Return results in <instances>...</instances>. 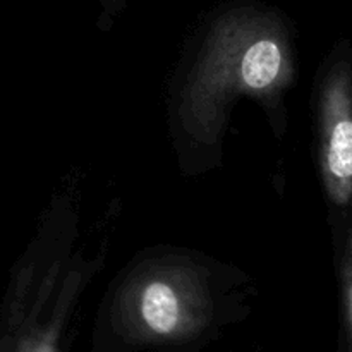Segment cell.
<instances>
[{
	"label": "cell",
	"instance_id": "6da1fadb",
	"mask_svg": "<svg viewBox=\"0 0 352 352\" xmlns=\"http://www.w3.org/2000/svg\"><path fill=\"white\" fill-rule=\"evenodd\" d=\"M291 79V50L277 26L260 17H227L212 31L189 78L182 122L199 140H215L223 110L236 96L272 98Z\"/></svg>",
	"mask_w": 352,
	"mask_h": 352
},
{
	"label": "cell",
	"instance_id": "7a4b0ae2",
	"mask_svg": "<svg viewBox=\"0 0 352 352\" xmlns=\"http://www.w3.org/2000/svg\"><path fill=\"white\" fill-rule=\"evenodd\" d=\"M198 275L158 267L138 275L126 292V309L143 332L168 339L191 329L205 305Z\"/></svg>",
	"mask_w": 352,
	"mask_h": 352
},
{
	"label": "cell",
	"instance_id": "3957f363",
	"mask_svg": "<svg viewBox=\"0 0 352 352\" xmlns=\"http://www.w3.org/2000/svg\"><path fill=\"white\" fill-rule=\"evenodd\" d=\"M322 172L336 205L352 198V74L344 64L327 76L320 98Z\"/></svg>",
	"mask_w": 352,
	"mask_h": 352
},
{
	"label": "cell",
	"instance_id": "277c9868",
	"mask_svg": "<svg viewBox=\"0 0 352 352\" xmlns=\"http://www.w3.org/2000/svg\"><path fill=\"white\" fill-rule=\"evenodd\" d=\"M344 298H346V318L352 342V237L347 248L346 263H344Z\"/></svg>",
	"mask_w": 352,
	"mask_h": 352
}]
</instances>
